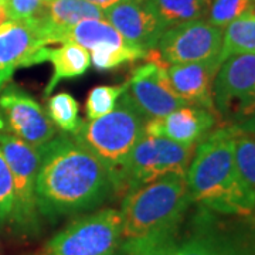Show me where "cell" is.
Returning a JSON list of instances; mask_svg holds the SVG:
<instances>
[{
	"label": "cell",
	"instance_id": "cell-19",
	"mask_svg": "<svg viewBox=\"0 0 255 255\" xmlns=\"http://www.w3.org/2000/svg\"><path fill=\"white\" fill-rule=\"evenodd\" d=\"M166 30L207 14L210 0H145Z\"/></svg>",
	"mask_w": 255,
	"mask_h": 255
},
{
	"label": "cell",
	"instance_id": "cell-25",
	"mask_svg": "<svg viewBox=\"0 0 255 255\" xmlns=\"http://www.w3.org/2000/svg\"><path fill=\"white\" fill-rule=\"evenodd\" d=\"M255 11V0H210L207 21L216 27L224 28L234 20Z\"/></svg>",
	"mask_w": 255,
	"mask_h": 255
},
{
	"label": "cell",
	"instance_id": "cell-27",
	"mask_svg": "<svg viewBox=\"0 0 255 255\" xmlns=\"http://www.w3.org/2000/svg\"><path fill=\"white\" fill-rule=\"evenodd\" d=\"M14 210V182L9 163L0 149V226L11 223Z\"/></svg>",
	"mask_w": 255,
	"mask_h": 255
},
{
	"label": "cell",
	"instance_id": "cell-13",
	"mask_svg": "<svg viewBox=\"0 0 255 255\" xmlns=\"http://www.w3.org/2000/svg\"><path fill=\"white\" fill-rule=\"evenodd\" d=\"M48 48L36 18L0 24V90L17 68L46 63Z\"/></svg>",
	"mask_w": 255,
	"mask_h": 255
},
{
	"label": "cell",
	"instance_id": "cell-22",
	"mask_svg": "<svg viewBox=\"0 0 255 255\" xmlns=\"http://www.w3.org/2000/svg\"><path fill=\"white\" fill-rule=\"evenodd\" d=\"M146 55L147 51L132 46L128 41L122 44H101L91 50V64L97 70L105 71L146 58Z\"/></svg>",
	"mask_w": 255,
	"mask_h": 255
},
{
	"label": "cell",
	"instance_id": "cell-14",
	"mask_svg": "<svg viewBox=\"0 0 255 255\" xmlns=\"http://www.w3.org/2000/svg\"><path fill=\"white\" fill-rule=\"evenodd\" d=\"M217 122L219 115L214 111L197 105H186L166 117L149 119L146 122L145 135L166 137L180 145L197 146Z\"/></svg>",
	"mask_w": 255,
	"mask_h": 255
},
{
	"label": "cell",
	"instance_id": "cell-11",
	"mask_svg": "<svg viewBox=\"0 0 255 255\" xmlns=\"http://www.w3.org/2000/svg\"><path fill=\"white\" fill-rule=\"evenodd\" d=\"M0 121L1 132H7L36 149L55 136L54 124L43 107L14 85L0 92Z\"/></svg>",
	"mask_w": 255,
	"mask_h": 255
},
{
	"label": "cell",
	"instance_id": "cell-6",
	"mask_svg": "<svg viewBox=\"0 0 255 255\" xmlns=\"http://www.w3.org/2000/svg\"><path fill=\"white\" fill-rule=\"evenodd\" d=\"M163 255H255V226L220 221L203 209L187 237L172 240Z\"/></svg>",
	"mask_w": 255,
	"mask_h": 255
},
{
	"label": "cell",
	"instance_id": "cell-18",
	"mask_svg": "<svg viewBox=\"0 0 255 255\" xmlns=\"http://www.w3.org/2000/svg\"><path fill=\"white\" fill-rule=\"evenodd\" d=\"M53 64L54 73L47 84L44 94L50 95L64 80L78 78L88 71L91 65V55L77 43L67 41L60 48H48V60Z\"/></svg>",
	"mask_w": 255,
	"mask_h": 255
},
{
	"label": "cell",
	"instance_id": "cell-23",
	"mask_svg": "<svg viewBox=\"0 0 255 255\" xmlns=\"http://www.w3.org/2000/svg\"><path fill=\"white\" fill-rule=\"evenodd\" d=\"M47 115L55 127L70 135L75 133L82 124L80 119V105L68 92H58L48 98Z\"/></svg>",
	"mask_w": 255,
	"mask_h": 255
},
{
	"label": "cell",
	"instance_id": "cell-28",
	"mask_svg": "<svg viewBox=\"0 0 255 255\" xmlns=\"http://www.w3.org/2000/svg\"><path fill=\"white\" fill-rule=\"evenodd\" d=\"M46 0H6L7 20H28L40 14Z\"/></svg>",
	"mask_w": 255,
	"mask_h": 255
},
{
	"label": "cell",
	"instance_id": "cell-30",
	"mask_svg": "<svg viewBox=\"0 0 255 255\" xmlns=\"http://www.w3.org/2000/svg\"><path fill=\"white\" fill-rule=\"evenodd\" d=\"M236 127L240 130H243V132H248V133H254L255 135V111L250 117H247L241 122L236 124Z\"/></svg>",
	"mask_w": 255,
	"mask_h": 255
},
{
	"label": "cell",
	"instance_id": "cell-5",
	"mask_svg": "<svg viewBox=\"0 0 255 255\" xmlns=\"http://www.w3.org/2000/svg\"><path fill=\"white\" fill-rule=\"evenodd\" d=\"M196 147L166 137L143 135L128 156L118 176L115 193L127 194L166 174H186Z\"/></svg>",
	"mask_w": 255,
	"mask_h": 255
},
{
	"label": "cell",
	"instance_id": "cell-17",
	"mask_svg": "<svg viewBox=\"0 0 255 255\" xmlns=\"http://www.w3.org/2000/svg\"><path fill=\"white\" fill-rule=\"evenodd\" d=\"M41 28L46 44L65 43L71 28L82 20L104 18V10L85 0H46L34 17Z\"/></svg>",
	"mask_w": 255,
	"mask_h": 255
},
{
	"label": "cell",
	"instance_id": "cell-1",
	"mask_svg": "<svg viewBox=\"0 0 255 255\" xmlns=\"http://www.w3.org/2000/svg\"><path fill=\"white\" fill-rule=\"evenodd\" d=\"M37 203L41 214L60 217L94 209L115 193L111 172L67 133L40 147Z\"/></svg>",
	"mask_w": 255,
	"mask_h": 255
},
{
	"label": "cell",
	"instance_id": "cell-15",
	"mask_svg": "<svg viewBox=\"0 0 255 255\" xmlns=\"http://www.w3.org/2000/svg\"><path fill=\"white\" fill-rule=\"evenodd\" d=\"M107 20L129 44L145 51L155 50L166 31L146 1H128L104 10Z\"/></svg>",
	"mask_w": 255,
	"mask_h": 255
},
{
	"label": "cell",
	"instance_id": "cell-32",
	"mask_svg": "<svg viewBox=\"0 0 255 255\" xmlns=\"http://www.w3.org/2000/svg\"><path fill=\"white\" fill-rule=\"evenodd\" d=\"M4 3L6 0H0V24L7 21V16H6V9H4Z\"/></svg>",
	"mask_w": 255,
	"mask_h": 255
},
{
	"label": "cell",
	"instance_id": "cell-29",
	"mask_svg": "<svg viewBox=\"0 0 255 255\" xmlns=\"http://www.w3.org/2000/svg\"><path fill=\"white\" fill-rule=\"evenodd\" d=\"M132 243V241H122L118 255H163L166 246L170 243Z\"/></svg>",
	"mask_w": 255,
	"mask_h": 255
},
{
	"label": "cell",
	"instance_id": "cell-10",
	"mask_svg": "<svg viewBox=\"0 0 255 255\" xmlns=\"http://www.w3.org/2000/svg\"><path fill=\"white\" fill-rule=\"evenodd\" d=\"M147 63L139 65L128 80L127 94L147 119L166 117L167 114L189 105L173 91L166 67L155 50L147 51Z\"/></svg>",
	"mask_w": 255,
	"mask_h": 255
},
{
	"label": "cell",
	"instance_id": "cell-4",
	"mask_svg": "<svg viewBox=\"0 0 255 255\" xmlns=\"http://www.w3.org/2000/svg\"><path fill=\"white\" fill-rule=\"evenodd\" d=\"M147 121L125 91L110 114L87 122L82 121L73 137L110 170L117 187L128 156L145 135Z\"/></svg>",
	"mask_w": 255,
	"mask_h": 255
},
{
	"label": "cell",
	"instance_id": "cell-26",
	"mask_svg": "<svg viewBox=\"0 0 255 255\" xmlns=\"http://www.w3.org/2000/svg\"><path fill=\"white\" fill-rule=\"evenodd\" d=\"M128 81L121 85H98L92 88L85 102V112L88 119L100 118L110 114L118 104L121 95L127 91Z\"/></svg>",
	"mask_w": 255,
	"mask_h": 255
},
{
	"label": "cell",
	"instance_id": "cell-12",
	"mask_svg": "<svg viewBox=\"0 0 255 255\" xmlns=\"http://www.w3.org/2000/svg\"><path fill=\"white\" fill-rule=\"evenodd\" d=\"M224 30L210 24L207 20H194L167 28L156 51L167 65L197 63L219 57Z\"/></svg>",
	"mask_w": 255,
	"mask_h": 255
},
{
	"label": "cell",
	"instance_id": "cell-8",
	"mask_svg": "<svg viewBox=\"0 0 255 255\" xmlns=\"http://www.w3.org/2000/svg\"><path fill=\"white\" fill-rule=\"evenodd\" d=\"M0 149L9 163L14 182V210L11 224L24 234L36 233L40 214L36 193L40 149L1 130Z\"/></svg>",
	"mask_w": 255,
	"mask_h": 255
},
{
	"label": "cell",
	"instance_id": "cell-9",
	"mask_svg": "<svg viewBox=\"0 0 255 255\" xmlns=\"http://www.w3.org/2000/svg\"><path fill=\"white\" fill-rule=\"evenodd\" d=\"M213 104L224 125H236L255 111V54L228 57L213 84Z\"/></svg>",
	"mask_w": 255,
	"mask_h": 255
},
{
	"label": "cell",
	"instance_id": "cell-21",
	"mask_svg": "<svg viewBox=\"0 0 255 255\" xmlns=\"http://www.w3.org/2000/svg\"><path fill=\"white\" fill-rule=\"evenodd\" d=\"M67 41L77 43L85 50L91 51L94 47L101 44H122L127 40L104 18H88L77 23L67 36Z\"/></svg>",
	"mask_w": 255,
	"mask_h": 255
},
{
	"label": "cell",
	"instance_id": "cell-7",
	"mask_svg": "<svg viewBox=\"0 0 255 255\" xmlns=\"http://www.w3.org/2000/svg\"><path fill=\"white\" fill-rule=\"evenodd\" d=\"M122 219L115 209L74 220L47 241L38 255H118Z\"/></svg>",
	"mask_w": 255,
	"mask_h": 255
},
{
	"label": "cell",
	"instance_id": "cell-3",
	"mask_svg": "<svg viewBox=\"0 0 255 255\" xmlns=\"http://www.w3.org/2000/svg\"><path fill=\"white\" fill-rule=\"evenodd\" d=\"M186 174L170 173L125 194L121 206L122 241L162 243L177 236L191 206Z\"/></svg>",
	"mask_w": 255,
	"mask_h": 255
},
{
	"label": "cell",
	"instance_id": "cell-24",
	"mask_svg": "<svg viewBox=\"0 0 255 255\" xmlns=\"http://www.w3.org/2000/svg\"><path fill=\"white\" fill-rule=\"evenodd\" d=\"M236 127V125H234ZM237 128V127H236ZM234 159L238 174L255 196V135L237 129Z\"/></svg>",
	"mask_w": 255,
	"mask_h": 255
},
{
	"label": "cell",
	"instance_id": "cell-31",
	"mask_svg": "<svg viewBox=\"0 0 255 255\" xmlns=\"http://www.w3.org/2000/svg\"><path fill=\"white\" fill-rule=\"evenodd\" d=\"M88 3L95 4L97 7H100L102 10H107L115 6V4H121V3H128V1H143V0H85Z\"/></svg>",
	"mask_w": 255,
	"mask_h": 255
},
{
	"label": "cell",
	"instance_id": "cell-20",
	"mask_svg": "<svg viewBox=\"0 0 255 255\" xmlns=\"http://www.w3.org/2000/svg\"><path fill=\"white\" fill-rule=\"evenodd\" d=\"M238 54H255V11L244 14L224 28L220 61Z\"/></svg>",
	"mask_w": 255,
	"mask_h": 255
},
{
	"label": "cell",
	"instance_id": "cell-2",
	"mask_svg": "<svg viewBox=\"0 0 255 255\" xmlns=\"http://www.w3.org/2000/svg\"><path fill=\"white\" fill-rule=\"evenodd\" d=\"M236 135L234 125L211 130L196 147L186 180L191 200L203 209L223 216L248 217L255 213V196L238 174Z\"/></svg>",
	"mask_w": 255,
	"mask_h": 255
},
{
	"label": "cell",
	"instance_id": "cell-16",
	"mask_svg": "<svg viewBox=\"0 0 255 255\" xmlns=\"http://www.w3.org/2000/svg\"><path fill=\"white\" fill-rule=\"evenodd\" d=\"M220 65L221 61L216 57L197 63L167 65L166 74L173 91L183 101L189 105H197L216 112L213 104V84Z\"/></svg>",
	"mask_w": 255,
	"mask_h": 255
}]
</instances>
